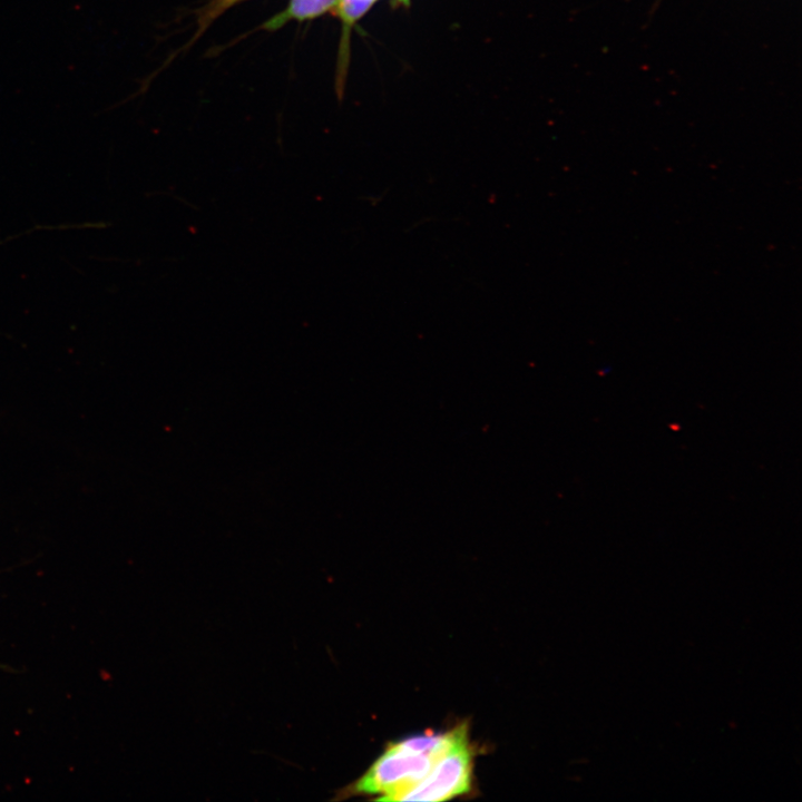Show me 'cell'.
Instances as JSON below:
<instances>
[{
    "mask_svg": "<svg viewBox=\"0 0 802 802\" xmlns=\"http://www.w3.org/2000/svg\"><path fill=\"white\" fill-rule=\"evenodd\" d=\"M436 761L427 754L405 747L400 741L391 742L365 773L339 790L333 800L379 795L378 800L390 802L422 781Z\"/></svg>",
    "mask_w": 802,
    "mask_h": 802,
    "instance_id": "1",
    "label": "cell"
},
{
    "mask_svg": "<svg viewBox=\"0 0 802 802\" xmlns=\"http://www.w3.org/2000/svg\"><path fill=\"white\" fill-rule=\"evenodd\" d=\"M473 754L466 726L419 783L398 794L392 801L439 802L471 791Z\"/></svg>",
    "mask_w": 802,
    "mask_h": 802,
    "instance_id": "2",
    "label": "cell"
},
{
    "mask_svg": "<svg viewBox=\"0 0 802 802\" xmlns=\"http://www.w3.org/2000/svg\"><path fill=\"white\" fill-rule=\"evenodd\" d=\"M341 0H290L287 7L265 21L260 30L274 31L290 21H305L317 18L339 7Z\"/></svg>",
    "mask_w": 802,
    "mask_h": 802,
    "instance_id": "3",
    "label": "cell"
},
{
    "mask_svg": "<svg viewBox=\"0 0 802 802\" xmlns=\"http://www.w3.org/2000/svg\"><path fill=\"white\" fill-rule=\"evenodd\" d=\"M242 1L245 0H211L197 12V29L188 45L197 40L221 14Z\"/></svg>",
    "mask_w": 802,
    "mask_h": 802,
    "instance_id": "4",
    "label": "cell"
}]
</instances>
